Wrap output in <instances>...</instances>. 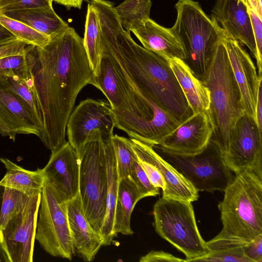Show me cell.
<instances>
[{
	"instance_id": "7",
	"label": "cell",
	"mask_w": 262,
	"mask_h": 262,
	"mask_svg": "<svg viewBox=\"0 0 262 262\" xmlns=\"http://www.w3.org/2000/svg\"><path fill=\"white\" fill-rule=\"evenodd\" d=\"M177 17L170 29L183 47L184 61L202 80L220 37L211 18L193 0H179Z\"/></svg>"
},
{
	"instance_id": "25",
	"label": "cell",
	"mask_w": 262,
	"mask_h": 262,
	"mask_svg": "<svg viewBox=\"0 0 262 262\" xmlns=\"http://www.w3.org/2000/svg\"><path fill=\"white\" fill-rule=\"evenodd\" d=\"M143 198L137 187L129 178L119 180L115 207L114 235L118 233L132 235L131 214L136 203Z\"/></svg>"
},
{
	"instance_id": "22",
	"label": "cell",
	"mask_w": 262,
	"mask_h": 262,
	"mask_svg": "<svg viewBox=\"0 0 262 262\" xmlns=\"http://www.w3.org/2000/svg\"><path fill=\"white\" fill-rule=\"evenodd\" d=\"M130 32L144 48L167 60L177 58L185 60L184 50L170 29L159 25L150 18L136 24Z\"/></svg>"
},
{
	"instance_id": "41",
	"label": "cell",
	"mask_w": 262,
	"mask_h": 262,
	"mask_svg": "<svg viewBox=\"0 0 262 262\" xmlns=\"http://www.w3.org/2000/svg\"><path fill=\"white\" fill-rule=\"evenodd\" d=\"M140 262H159V261H170V262H182L187 261L186 259L176 257L167 252L163 251L151 250L146 255L142 256Z\"/></svg>"
},
{
	"instance_id": "3",
	"label": "cell",
	"mask_w": 262,
	"mask_h": 262,
	"mask_svg": "<svg viewBox=\"0 0 262 262\" xmlns=\"http://www.w3.org/2000/svg\"><path fill=\"white\" fill-rule=\"evenodd\" d=\"M218 205L223 228L206 244L209 251L242 247L262 234V178L251 171L235 174Z\"/></svg>"
},
{
	"instance_id": "39",
	"label": "cell",
	"mask_w": 262,
	"mask_h": 262,
	"mask_svg": "<svg viewBox=\"0 0 262 262\" xmlns=\"http://www.w3.org/2000/svg\"><path fill=\"white\" fill-rule=\"evenodd\" d=\"M32 46L18 39L0 43V58L11 55L25 54Z\"/></svg>"
},
{
	"instance_id": "32",
	"label": "cell",
	"mask_w": 262,
	"mask_h": 262,
	"mask_svg": "<svg viewBox=\"0 0 262 262\" xmlns=\"http://www.w3.org/2000/svg\"><path fill=\"white\" fill-rule=\"evenodd\" d=\"M35 47L32 46L25 54L11 55L0 58V74L12 71L19 77L27 81L31 79Z\"/></svg>"
},
{
	"instance_id": "19",
	"label": "cell",
	"mask_w": 262,
	"mask_h": 262,
	"mask_svg": "<svg viewBox=\"0 0 262 262\" xmlns=\"http://www.w3.org/2000/svg\"><path fill=\"white\" fill-rule=\"evenodd\" d=\"M0 134L15 141L18 134L39 138L40 129L21 99L0 78Z\"/></svg>"
},
{
	"instance_id": "33",
	"label": "cell",
	"mask_w": 262,
	"mask_h": 262,
	"mask_svg": "<svg viewBox=\"0 0 262 262\" xmlns=\"http://www.w3.org/2000/svg\"><path fill=\"white\" fill-rule=\"evenodd\" d=\"M0 23L17 39L35 47H43L50 39L47 36L24 23L8 17L1 13Z\"/></svg>"
},
{
	"instance_id": "37",
	"label": "cell",
	"mask_w": 262,
	"mask_h": 262,
	"mask_svg": "<svg viewBox=\"0 0 262 262\" xmlns=\"http://www.w3.org/2000/svg\"><path fill=\"white\" fill-rule=\"evenodd\" d=\"M128 178L137 187L143 198L154 196L159 194V188L151 183L138 159L133 163Z\"/></svg>"
},
{
	"instance_id": "1",
	"label": "cell",
	"mask_w": 262,
	"mask_h": 262,
	"mask_svg": "<svg viewBox=\"0 0 262 262\" xmlns=\"http://www.w3.org/2000/svg\"><path fill=\"white\" fill-rule=\"evenodd\" d=\"M28 81L36 100L39 139L53 152L66 143L67 122L76 98L95 75L83 38L69 27L43 47L35 48Z\"/></svg>"
},
{
	"instance_id": "38",
	"label": "cell",
	"mask_w": 262,
	"mask_h": 262,
	"mask_svg": "<svg viewBox=\"0 0 262 262\" xmlns=\"http://www.w3.org/2000/svg\"><path fill=\"white\" fill-rule=\"evenodd\" d=\"M53 0H1L0 12L24 9L52 6Z\"/></svg>"
},
{
	"instance_id": "9",
	"label": "cell",
	"mask_w": 262,
	"mask_h": 262,
	"mask_svg": "<svg viewBox=\"0 0 262 262\" xmlns=\"http://www.w3.org/2000/svg\"><path fill=\"white\" fill-rule=\"evenodd\" d=\"M154 148L198 192L224 191L234 179L221 148L212 138L203 151L193 155H178Z\"/></svg>"
},
{
	"instance_id": "46",
	"label": "cell",
	"mask_w": 262,
	"mask_h": 262,
	"mask_svg": "<svg viewBox=\"0 0 262 262\" xmlns=\"http://www.w3.org/2000/svg\"><path fill=\"white\" fill-rule=\"evenodd\" d=\"M5 187L0 185V216Z\"/></svg>"
},
{
	"instance_id": "12",
	"label": "cell",
	"mask_w": 262,
	"mask_h": 262,
	"mask_svg": "<svg viewBox=\"0 0 262 262\" xmlns=\"http://www.w3.org/2000/svg\"><path fill=\"white\" fill-rule=\"evenodd\" d=\"M41 192L31 195L18 213L0 230L10 262H32Z\"/></svg>"
},
{
	"instance_id": "44",
	"label": "cell",
	"mask_w": 262,
	"mask_h": 262,
	"mask_svg": "<svg viewBox=\"0 0 262 262\" xmlns=\"http://www.w3.org/2000/svg\"><path fill=\"white\" fill-rule=\"evenodd\" d=\"M83 0H53L56 3L65 6L68 9L72 7L81 9Z\"/></svg>"
},
{
	"instance_id": "13",
	"label": "cell",
	"mask_w": 262,
	"mask_h": 262,
	"mask_svg": "<svg viewBox=\"0 0 262 262\" xmlns=\"http://www.w3.org/2000/svg\"><path fill=\"white\" fill-rule=\"evenodd\" d=\"M115 120L108 102L92 98L81 101L70 114L67 124L68 142L77 155L89 135L95 129L102 136L113 135Z\"/></svg>"
},
{
	"instance_id": "36",
	"label": "cell",
	"mask_w": 262,
	"mask_h": 262,
	"mask_svg": "<svg viewBox=\"0 0 262 262\" xmlns=\"http://www.w3.org/2000/svg\"><path fill=\"white\" fill-rule=\"evenodd\" d=\"M193 261L252 262L245 255L242 247H234L210 251Z\"/></svg>"
},
{
	"instance_id": "40",
	"label": "cell",
	"mask_w": 262,
	"mask_h": 262,
	"mask_svg": "<svg viewBox=\"0 0 262 262\" xmlns=\"http://www.w3.org/2000/svg\"><path fill=\"white\" fill-rule=\"evenodd\" d=\"M243 249L246 256L252 262H262V234L243 246Z\"/></svg>"
},
{
	"instance_id": "31",
	"label": "cell",
	"mask_w": 262,
	"mask_h": 262,
	"mask_svg": "<svg viewBox=\"0 0 262 262\" xmlns=\"http://www.w3.org/2000/svg\"><path fill=\"white\" fill-rule=\"evenodd\" d=\"M117 164L119 180L128 178L130 168L137 157L128 139L117 134L111 137Z\"/></svg>"
},
{
	"instance_id": "17",
	"label": "cell",
	"mask_w": 262,
	"mask_h": 262,
	"mask_svg": "<svg viewBox=\"0 0 262 262\" xmlns=\"http://www.w3.org/2000/svg\"><path fill=\"white\" fill-rule=\"evenodd\" d=\"M213 23L250 50L258 59L254 34L246 6L239 0H216L211 11Z\"/></svg>"
},
{
	"instance_id": "4",
	"label": "cell",
	"mask_w": 262,
	"mask_h": 262,
	"mask_svg": "<svg viewBox=\"0 0 262 262\" xmlns=\"http://www.w3.org/2000/svg\"><path fill=\"white\" fill-rule=\"evenodd\" d=\"M101 44L109 52L122 81L129 108V116L120 130L130 138L155 145L179 123L157 106L140 90L118 56L112 39L111 17L99 12Z\"/></svg>"
},
{
	"instance_id": "14",
	"label": "cell",
	"mask_w": 262,
	"mask_h": 262,
	"mask_svg": "<svg viewBox=\"0 0 262 262\" xmlns=\"http://www.w3.org/2000/svg\"><path fill=\"white\" fill-rule=\"evenodd\" d=\"M213 24L226 49L232 70L240 90L244 112L255 120L258 89L261 83L262 75H258L252 60L242 43L216 24Z\"/></svg>"
},
{
	"instance_id": "15",
	"label": "cell",
	"mask_w": 262,
	"mask_h": 262,
	"mask_svg": "<svg viewBox=\"0 0 262 262\" xmlns=\"http://www.w3.org/2000/svg\"><path fill=\"white\" fill-rule=\"evenodd\" d=\"M213 134L208 112H200L180 123L153 147L178 155H195L207 147Z\"/></svg>"
},
{
	"instance_id": "8",
	"label": "cell",
	"mask_w": 262,
	"mask_h": 262,
	"mask_svg": "<svg viewBox=\"0 0 262 262\" xmlns=\"http://www.w3.org/2000/svg\"><path fill=\"white\" fill-rule=\"evenodd\" d=\"M192 202L162 197L154 206L156 232L193 261L209 252L196 223Z\"/></svg>"
},
{
	"instance_id": "5",
	"label": "cell",
	"mask_w": 262,
	"mask_h": 262,
	"mask_svg": "<svg viewBox=\"0 0 262 262\" xmlns=\"http://www.w3.org/2000/svg\"><path fill=\"white\" fill-rule=\"evenodd\" d=\"M202 81L210 92L208 112L213 127L212 139L224 154L232 128L245 112L240 90L221 38Z\"/></svg>"
},
{
	"instance_id": "6",
	"label": "cell",
	"mask_w": 262,
	"mask_h": 262,
	"mask_svg": "<svg viewBox=\"0 0 262 262\" xmlns=\"http://www.w3.org/2000/svg\"><path fill=\"white\" fill-rule=\"evenodd\" d=\"M77 156L79 160V193L84 213L92 228L102 237L108 180L105 140L100 130L95 129L89 135Z\"/></svg>"
},
{
	"instance_id": "18",
	"label": "cell",
	"mask_w": 262,
	"mask_h": 262,
	"mask_svg": "<svg viewBox=\"0 0 262 262\" xmlns=\"http://www.w3.org/2000/svg\"><path fill=\"white\" fill-rule=\"evenodd\" d=\"M130 139L137 158L155 166L163 179L165 189L162 191V197L190 202L198 200L199 192L151 145L134 138Z\"/></svg>"
},
{
	"instance_id": "43",
	"label": "cell",
	"mask_w": 262,
	"mask_h": 262,
	"mask_svg": "<svg viewBox=\"0 0 262 262\" xmlns=\"http://www.w3.org/2000/svg\"><path fill=\"white\" fill-rule=\"evenodd\" d=\"M16 39L17 37L0 23V43Z\"/></svg>"
},
{
	"instance_id": "42",
	"label": "cell",
	"mask_w": 262,
	"mask_h": 262,
	"mask_svg": "<svg viewBox=\"0 0 262 262\" xmlns=\"http://www.w3.org/2000/svg\"><path fill=\"white\" fill-rule=\"evenodd\" d=\"M255 121L259 132H262V88L261 83L259 86L257 99L255 108Z\"/></svg>"
},
{
	"instance_id": "10",
	"label": "cell",
	"mask_w": 262,
	"mask_h": 262,
	"mask_svg": "<svg viewBox=\"0 0 262 262\" xmlns=\"http://www.w3.org/2000/svg\"><path fill=\"white\" fill-rule=\"evenodd\" d=\"M35 239L49 255L71 260L75 253L67 203H61L45 179L41 191Z\"/></svg>"
},
{
	"instance_id": "24",
	"label": "cell",
	"mask_w": 262,
	"mask_h": 262,
	"mask_svg": "<svg viewBox=\"0 0 262 262\" xmlns=\"http://www.w3.org/2000/svg\"><path fill=\"white\" fill-rule=\"evenodd\" d=\"M1 14L24 23L50 39L69 27L54 11L53 7H42L6 11Z\"/></svg>"
},
{
	"instance_id": "28",
	"label": "cell",
	"mask_w": 262,
	"mask_h": 262,
	"mask_svg": "<svg viewBox=\"0 0 262 262\" xmlns=\"http://www.w3.org/2000/svg\"><path fill=\"white\" fill-rule=\"evenodd\" d=\"M83 45L91 67L96 74L101 57V26L97 9L91 4L88 5Z\"/></svg>"
},
{
	"instance_id": "47",
	"label": "cell",
	"mask_w": 262,
	"mask_h": 262,
	"mask_svg": "<svg viewBox=\"0 0 262 262\" xmlns=\"http://www.w3.org/2000/svg\"><path fill=\"white\" fill-rule=\"evenodd\" d=\"M1 1V0H0Z\"/></svg>"
},
{
	"instance_id": "45",
	"label": "cell",
	"mask_w": 262,
	"mask_h": 262,
	"mask_svg": "<svg viewBox=\"0 0 262 262\" xmlns=\"http://www.w3.org/2000/svg\"><path fill=\"white\" fill-rule=\"evenodd\" d=\"M0 262H10L8 256L0 239Z\"/></svg>"
},
{
	"instance_id": "26",
	"label": "cell",
	"mask_w": 262,
	"mask_h": 262,
	"mask_svg": "<svg viewBox=\"0 0 262 262\" xmlns=\"http://www.w3.org/2000/svg\"><path fill=\"white\" fill-rule=\"evenodd\" d=\"M105 140L108 190L106 198V214L101 231V236L103 246H107L112 244L115 237L113 228L119 180L116 158L111 137L105 138Z\"/></svg>"
},
{
	"instance_id": "23",
	"label": "cell",
	"mask_w": 262,
	"mask_h": 262,
	"mask_svg": "<svg viewBox=\"0 0 262 262\" xmlns=\"http://www.w3.org/2000/svg\"><path fill=\"white\" fill-rule=\"evenodd\" d=\"M168 60L193 114L208 112L210 92L203 81L195 76L184 60L177 58Z\"/></svg>"
},
{
	"instance_id": "27",
	"label": "cell",
	"mask_w": 262,
	"mask_h": 262,
	"mask_svg": "<svg viewBox=\"0 0 262 262\" xmlns=\"http://www.w3.org/2000/svg\"><path fill=\"white\" fill-rule=\"evenodd\" d=\"M6 169V173L0 181V185L20 191L28 195L40 193L45 182L42 169L28 170L6 158H0Z\"/></svg>"
},
{
	"instance_id": "21",
	"label": "cell",
	"mask_w": 262,
	"mask_h": 262,
	"mask_svg": "<svg viewBox=\"0 0 262 262\" xmlns=\"http://www.w3.org/2000/svg\"><path fill=\"white\" fill-rule=\"evenodd\" d=\"M67 211L74 252L85 261L93 260L103 241L89 223L79 193L67 202Z\"/></svg>"
},
{
	"instance_id": "35",
	"label": "cell",
	"mask_w": 262,
	"mask_h": 262,
	"mask_svg": "<svg viewBox=\"0 0 262 262\" xmlns=\"http://www.w3.org/2000/svg\"><path fill=\"white\" fill-rule=\"evenodd\" d=\"M246 6L254 34L258 55L257 62L262 60V4L261 0H239Z\"/></svg>"
},
{
	"instance_id": "34",
	"label": "cell",
	"mask_w": 262,
	"mask_h": 262,
	"mask_svg": "<svg viewBox=\"0 0 262 262\" xmlns=\"http://www.w3.org/2000/svg\"><path fill=\"white\" fill-rule=\"evenodd\" d=\"M29 196L20 191L5 187L0 216V230L3 229L9 221L18 212Z\"/></svg>"
},
{
	"instance_id": "20",
	"label": "cell",
	"mask_w": 262,
	"mask_h": 262,
	"mask_svg": "<svg viewBox=\"0 0 262 262\" xmlns=\"http://www.w3.org/2000/svg\"><path fill=\"white\" fill-rule=\"evenodd\" d=\"M91 84L101 91L107 98L114 116L115 127L120 129L128 119L129 108L112 57L102 45L99 70L94 75Z\"/></svg>"
},
{
	"instance_id": "16",
	"label": "cell",
	"mask_w": 262,
	"mask_h": 262,
	"mask_svg": "<svg viewBox=\"0 0 262 262\" xmlns=\"http://www.w3.org/2000/svg\"><path fill=\"white\" fill-rule=\"evenodd\" d=\"M42 170L45 179L61 203H67L79 193V160L68 141L51 152Z\"/></svg>"
},
{
	"instance_id": "30",
	"label": "cell",
	"mask_w": 262,
	"mask_h": 262,
	"mask_svg": "<svg viewBox=\"0 0 262 262\" xmlns=\"http://www.w3.org/2000/svg\"><path fill=\"white\" fill-rule=\"evenodd\" d=\"M0 78L7 88L17 94L24 101L40 128L36 102L32 89L30 86L28 81L19 77L12 71L1 73Z\"/></svg>"
},
{
	"instance_id": "29",
	"label": "cell",
	"mask_w": 262,
	"mask_h": 262,
	"mask_svg": "<svg viewBox=\"0 0 262 262\" xmlns=\"http://www.w3.org/2000/svg\"><path fill=\"white\" fill-rule=\"evenodd\" d=\"M151 7V0H125L115 10L122 27L130 34L136 24L150 18Z\"/></svg>"
},
{
	"instance_id": "2",
	"label": "cell",
	"mask_w": 262,
	"mask_h": 262,
	"mask_svg": "<svg viewBox=\"0 0 262 262\" xmlns=\"http://www.w3.org/2000/svg\"><path fill=\"white\" fill-rule=\"evenodd\" d=\"M118 56L141 92L179 123L193 114L167 59L137 44L120 23L112 28Z\"/></svg>"
},
{
	"instance_id": "11",
	"label": "cell",
	"mask_w": 262,
	"mask_h": 262,
	"mask_svg": "<svg viewBox=\"0 0 262 262\" xmlns=\"http://www.w3.org/2000/svg\"><path fill=\"white\" fill-rule=\"evenodd\" d=\"M223 156L235 174L251 171L262 178V135L253 117L245 113L236 120Z\"/></svg>"
}]
</instances>
